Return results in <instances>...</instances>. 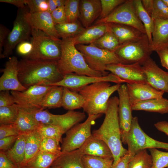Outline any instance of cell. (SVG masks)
<instances>
[{
    "label": "cell",
    "instance_id": "8fae6325",
    "mask_svg": "<svg viewBox=\"0 0 168 168\" xmlns=\"http://www.w3.org/2000/svg\"><path fill=\"white\" fill-rule=\"evenodd\" d=\"M108 23L131 26L146 34L144 26L138 15L133 0H127L105 18L97 20L94 25Z\"/></svg>",
    "mask_w": 168,
    "mask_h": 168
},
{
    "label": "cell",
    "instance_id": "d590c367",
    "mask_svg": "<svg viewBox=\"0 0 168 168\" xmlns=\"http://www.w3.org/2000/svg\"><path fill=\"white\" fill-rule=\"evenodd\" d=\"M93 43L99 48L114 52L120 45L118 40L111 30L110 27L107 32Z\"/></svg>",
    "mask_w": 168,
    "mask_h": 168
},
{
    "label": "cell",
    "instance_id": "e0dca14e",
    "mask_svg": "<svg viewBox=\"0 0 168 168\" xmlns=\"http://www.w3.org/2000/svg\"><path fill=\"white\" fill-rule=\"evenodd\" d=\"M17 57L9 58L6 62L3 73L0 78V91H23L26 90L20 83L18 77V63Z\"/></svg>",
    "mask_w": 168,
    "mask_h": 168
},
{
    "label": "cell",
    "instance_id": "816d5d0a",
    "mask_svg": "<svg viewBox=\"0 0 168 168\" xmlns=\"http://www.w3.org/2000/svg\"><path fill=\"white\" fill-rule=\"evenodd\" d=\"M18 136L7 137L0 139V150L5 152L11 147L14 143L18 137Z\"/></svg>",
    "mask_w": 168,
    "mask_h": 168
},
{
    "label": "cell",
    "instance_id": "4316f807",
    "mask_svg": "<svg viewBox=\"0 0 168 168\" xmlns=\"http://www.w3.org/2000/svg\"><path fill=\"white\" fill-rule=\"evenodd\" d=\"M18 106V117L15 125L20 134L28 133L37 129L40 124L35 119L31 110Z\"/></svg>",
    "mask_w": 168,
    "mask_h": 168
},
{
    "label": "cell",
    "instance_id": "4dcf8cb0",
    "mask_svg": "<svg viewBox=\"0 0 168 168\" xmlns=\"http://www.w3.org/2000/svg\"><path fill=\"white\" fill-rule=\"evenodd\" d=\"M63 87L62 107L68 110L82 108L84 103L83 97L78 92Z\"/></svg>",
    "mask_w": 168,
    "mask_h": 168
},
{
    "label": "cell",
    "instance_id": "ba28073f",
    "mask_svg": "<svg viewBox=\"0 0 168 168\" xmlns=\"http://www.w3.org/2000/svg\"><path fill=\"white\" fill-rule=\"evenodd\" d=\"M152 52L146 34L137 39L120 45L115 51L121 63H139L141 65L150 57Z\"/></svg>",
    "mask_w": 168,
    "mask_h": 168
},
{
    "label": "cell",
    "instance_id": "ffe728a7",
    "mask_svg": "<svg viewBox=\"0 0 168 168\" xmlns=\"http://www.w3.org/2000/svg\"><path fill=\"white\" fill-rule=\"evenodd\" d=\"M26 17L32 28L42 31L56 39H60L51 13L48 11L30 13L26 11Z\"/></svg>",
    "mask_w": 168,
    "mask_h": 168
},
{
    "label": "cell",
    "instance_id": "8992f818",
    "mask_svg": "<svg viewBox=\"0 0 168 168\" xmlns=\"http://www.w3.org/2000/svg\"><path fill=\"white\" fill-rule=\"evenodd\" d=\"M75 46L83 55L88 66L94 70L102 73L104 76L109 74L106 70L107 65L121 63L120 59L114 52L99 48L93 43Z\"/></svg>",
    "mask_w": 168,
    "mask_h": 168
},
{
    "label": "cell",
    "instance_id": "f6af8a7d",
    "mask_svg": "<svg viewBox=\"0 0 168 168\" xmlns=\"http://www.w3.org/2000/svg\"><path fill=\"white\" fill-rule=\"evenodd\" d=\"M126 0H100L101 11L98 19L104 18ZM97 19V20H98Z\"/></svg>",
    "mask_w": 168,
    "mask_h": 168
},
{
    "label": "cell",
    "instance_id": "b9f144b4",
    "mask_svg": "<svg viewBox=\"0 0 168 168\" xmlns=\"http://www.w3.org/2000/svg\"><path fill=\"white\" fill-rule=\"evenodd\" d=\"M79 0H66L64 6L67 22L77 21L79 16Z\"/></svg>",
    "mask_w": 168,
    "mask_h": 168
},
{
    "label": "cell",
    "instance_id": "f907efd6",
    "mask_svg": "<svg viewBox=\"0 0 168 168\" xmlns=\"http://www.w3.org/2000/svg\"><path fill=\"white\" fill-rule=\"evenodd\" d=\"M15 104L14 97L9 91H0V107L9 106Z\"/></svg>",
    "mask_w": 168,
    "mask_h": 168
},
{
    "label": "cell",
    "instance_id": "7bdbcfd3",
    "mask_svg": "<svg viewBox=\"0 0 168 168\" xmlns=\"http://www.w3.org/2000/svg\"><path fill=\"white\" fill-rule=\"evenodd\" d=\"M58 140L50 138H43L40 145V151L52 154L62 152L61 146Z\"/></svg>",
    "mask_w": 168,
    "mask_h": 168
},
{
    "label": "cell",
    "instance_id": "74e56055",
    "mask_svg": "<svg viewBox=\"0 0 168 168\" xmlns=\"http://www.w3.org/2000/svg\"><path fill=\"white\" fill-rule=\"evenodd\" d=\"M82 161L85 168H111L114 159L83 155Z\"/></svg>",
    "mask_w": 168,
    "mask_h": 168
},
{
    "label": "cell",
    "instance_id": "f1b7e54d",
    "mask_svg": "<svg viewBox=\"0 0 168 168\" xmlns=\"http://www.w3.org/2000/svg\"><path fill=\"white\" fill-rule=\"evenodd\" d=\"M43 137L37 129L28 134L24 157L20 168H24L36 154L40 151Z\"/></svg>",
    "mask_w": 168,
    "mask_h": 168
},
{
    "label": "cell",
    "instance_id": "680465c9",
    "mask_svg": "<svg viewBox=\"0 0 168 168\" xmlns=\"http://www.w3.org/2000/svg\"><path fill=\"white\" fill-rule=\"evenodd\" d=\"M155 127L159 131L163 132L168 136V122L166 121H161L154 124Z\"/></svg>",
    "mask_w": 168,
    "mask_h": 168
},
{
    "label": "cell",
    "instance_id": "836d02e7",
    "mask_svg": "<svg viewBox=\"0 0 168 168\" xmlns=\"http://www.w3.org/2000/svg\"><path fill=\"white\" fill-rule=\"evenodd\" d=\"M133 3L138 17L143 23L149 43L152 44V33L154 24V20L144 8L141 0H133Z\"/></svg>",
    "mask_w": 168,
    "mask_h": 168
},
{
    "label": "cell",
    "instance_id": "484cf974",
    "mask_svg": "<svg viewBox=\"0 0 168 168\" xmlns=\"http://www.w3.org/2000/svg\"><path fill=\"white\" fill-rule=\"evenodd\" d=\"M83 156L79 149L62 153L51 166L59 168H85L82 161Z\"/></svg>",
    "mask_w": 168,
    "mask_h": 168
},
{
    "label": "cell",
    "instance_id": "7dc6e473",
    "mask_svg": "<svg viewBox=\"0 0 168 168\" xmlns=\"http://www.w3.org/2000/svg\"><path fill=\"white\" fill-rule=\"evenodd\" d=\"M33 44L30 40H25L19 43L16 46V52L19 55L27 58L31 53L33 49Z\"/></svg>",
    "mask_w": 168,
    "mask_h": 168
},
{
    "label": "cell",
    "instance_id": "f35d334b",
    "mask_svg": "<svg viewBox=\"0 0 168 168\" xmlns=\"http://www.w3.org/2000/svg\"><path fill=\"white\" fill-rule=\"evenodd\" d=\"M18 105L16 104L0 107V124H15L18 118Z\"/></svg>",
    "mask_w": 168,
    "mask_h": 168
},
{
    "label": "cell",
    "instance_id": "1f68e13d",
    "mask_svg": "<svg viewBox=\"0 0 168 168\" xmlns=\"http://www.w3.org/2000/svg\"><path fill=\"white\" fill-rule=\"evenodd\" d=\"M63 88L62 86H52L43 99L41 104V109L62 107Z\"/></svg>",
    "mask_w": 168,
    "mask_h": 168
},
{
    "label": "cell",
    "instance_id": "03108f58",
    "mask_svg": "<svg viewBox=\"0 0 168 168\" xmlns=\"http://www.w3.org/2000/svg\"><path fill=\"white\" fill-rule=\"evenodd\" d=\"M167 168H168V167H167Z\"/></svg>",
    "mask_w": 168,
    "mask_h": 168
},
{
    "label": "cell",
    "instance_id": "d6a6232c",
    "mask_svg": "<svg viewBox=\"0 0 168 168\" xmlns=\"http://www.w3.org/2000/svg\"><path fill=\"white\" fill-rule=\"evenodd\" d=\"M62 153L52 154L39 151L24 168H48Z\"/></svg>",
    "mask_w": 168,
    "mask_h": 168
},
{
    "label": "cell",
    "instance_id": "d4e9b609",
    "mask_svg": "<svg viewBox=\"0 0 168 168\" xmlns=\"http://www.w3.org/2000/svg\"><path fill=\"white\" fill-rule=\"evenodd\" d=\"M108 23L111 30L118 40L120 45L137 39L145 34L131 26L115 23Z\"/></svg>",
    "mask_w": 168,
    "mask_h": 168
},
{
    "label": "cell",
    "instance_id": "6125c7cd",
    "mask_svg": "<svg viewBox=\"0 0 168 168\" xmlns=\"http://www.w3.org/2000/svg\"><path fill=\"white\" fill-rule=\"evenodd\" d=\"M57 7L64 6L66 0H55Z\"/></svg>",
    "mask_w": 168,
    "mask_h": 168
},
{
    "label": "cell",
    "instance_id": "ac0fdd59",
    "mask_svg": "<svg viewBox=\"0 0 168 168\" xmlns=\"http://www.w3.org/2000/svg\"><path fill=\"white\" fill-rule=\"evenodd\" d=\"M141 65L147 82L155 89L168 93V72L160 68L150 57Z\"/></svg>",
    "mask_w": 168,
    "mask_h": 168
},
{
    "label": "cell",
    "instance_id": "60d3db41",
    "mask_svg": "<svg viewBox=\"0 0 168 168\" xmlns=\"http://www.w3.org/2000/svg\"><path fill=\"white\" fill-rule=\"evenodd\" d=\"M152 157V168L168 167V152L160 151L156 148L148 149Z\"/></svg>",
    "mask_w": 168,
    "mask_h": 168
},
{
    "label": "cell",
    "instance_id": "9c48e42d",
    "mask_svg": "<svg viewBox=\"0 0 168 168\" xmlns=\"http://www.w3.org/2000/svg\"><path fill=\"white\" fill-rule=\"evenodd\" d=\"M102 115H88L84 122L78 123L68 130L63 139L62 152L64 153L79 149L92 135L91 126Z\"/></svg>",
    "mask_w": 168,
    "mask_h": 168
},
{
    "label": "cell",
    "instance_id": "e7e4bbea",
    "mask_svg": "<svg viewBox=\"0 0 168 168\" xmlns=\"http://www.w3.org/2000/svg\"><path fill=\"white\" fill-rule=\"evenodd\" d=\"M48 168H59L51 166L49 167Z\"/></svg>",
    "mask_w": 168,
    "mask_h": 168
},
{
    "label": "cell",
    "instance_id": "681fc988",
    "mask_svg": "<svg viewBox=\"0 0 168 168\" xmlns=\"http://www.w3.org/2000/svg\"><path fill=\"white\" fill-rule=\"evenodd\" d=\"M51 14L55 25L67 22L64 6L57 7Z\"/></svg>",
    "mask_w": 168,
    "mask_h": 168
},
{
    "label": "cell",
    "instance_id": "2e32d148",
    "mask_svg": "<svg viewBox=\"0 0 168 168\" xmlns=\"http://www.w3.org/2000/svg\"><path fill=\"white\" fill-rule=\"evenodd\" d=\"M117 91L119 95L118 117L122 139L130 129L133 117L126 85L121 84Z\"/></svg>",
    "mask_w": 168,
    "mask_h": 168
},
{
    "label": "cell",
    "instance_id": "5bb4252c",
    "mask_svg": "<svg viewBox=\"0 0 168 168\" xmlns=\"http://www.w3.org/2000/svg\"><path fill=\"white\" fill-rule=\"evenodd\" d=\"M52 86L36 85L23 91H11L15 103L19 106L30 110L42 109L41 104L43 99Z\"/></svg>",
    "mask_w": 168,
    "mask_h": 168
},
{
    "label": "cell",
    "instance_id": "94428289",
    "mask_svg": "<svg viewBox=\"0 0 168 168\" xmlns=\"http://www.w3.org/2000/svg\"><path fill=\"white\" fill-rule=\"evenodd\" d=\"M48 11L51 13L57 8L55 0H48Z\"/></svg>",
    "mask_w": 168,
    "mask_h": 168
},
{
    "label": "cell",
    "instance_id": "f5cc1de1",
    "mask_svg": "<svg viewBox=\"0 0 168 168\" xmlns=\"http://www.w3.org/2000/svg\"><path fill=\"white\" fill-rule=\"evenodd\" d=\"M10 31L5 26L0 24V58L2 56L3 47Z\"/></svg>",
    "mask_w": 168,
    "mask_h": 168
},
{
    "label": "cell",
    "instance_id": "9a60e30c",
    "mask_svg": "<svg viewBox=\"0 0 168 168\" xmlns=\"http://www.w3.org/2000/svg\"><path fill=\"white\" fill-rule=\"evenodd\" d=\"M106 70L126 83L147 82L146 74L142 66L139 63L111 64L107 66Z\"/></svg>",
    "mask_w": 168,
    "mask_h": 168
},
{
    "label": "cell",
    "instance_id": "cb8c5ba5",
    "mask_svg": "<svg viewBox=\"0 0 168 168\" xmlns=\"http://www.w3.org/2000/svg\"><path fill=\"white\" fill-rule=\"evenodd\" d=\"M109 29V23L97 24L85 28L81 33L73 38L75 44L76 45L93 43Z\"/></svg>",
    "mask_w": 168,
    "mask_h": 168
},
{
    "label": "cell",
    "instance_id": "8d00e7d4",
    "mask_svg": "<svg viewBox=\"0 0 168 168\" xmlns=\"http://www.w3.org/2000/svg\"><path fill=\"white\" fill-rule=\"evenodd\" d=\"M152 157L147 149L137 152L129 163L128 168H152Z\"/></svg>",
    "mask_w": 168,
    "mask_h": 168
},
{
    "label": "cell",
    "instance_id": "30bf717a",
    "mask_svg": "<svg viewBox=\"0 0 168 168\" xmlns=\"http://www.w3.org/2000/svg\"><path fill=\"white\" fill-rule=\"evenodd\" d=\"M26 8H18L12 29L5 41L0 58L8 57L19 43L30 38L32 28L26 19Z\"/></svg>",
    "mask_w": 168,
    "mask_h": 168
},
{
    "label": "cell",
    "instance_id": "f546056e",
    "mask_svg": "<svg viewBox=\"0 0 168 168\" xmlns=\"http://www.w3.org/2000/svg\"><path fill=\"white\" fill-rule=\"evenodd\" d=\"M28 133L18 135L13 146L5 152L8 159L18 168H20L24 159Z\"/></svg>",
    "mask_w": 168,
    "mask_h": 168
},
{
    "label": "cell",
    "instance_id": "4fadbf2b",
    "mask_svg": "<svg viewBox=\"0 0 168 168\" xmlns=\"http://www.w3.org/2000/svg\"><path fill=\"white\" fill-rule=\"evenodd\" d=\"M100 82H111L116 84L125 82L124 81L111 73L102 77L79 75L72 73L64 75L63 78L58 82L49 84L46 86H60L78 92L86 86Z\"/></svg>",
    "mask_w": 168,
    "mask_h": 168
},
{
    "label": "cell",
    "instance_id": "3957f363",
    "mask_svg": "<svg viewBox=\"0 0 168 168\" xmlns=\"http://www.w3.org/2000/svg\"><path fill=\"white\" fill-rule=\"evenodd\" d=\"M61 56L57 64L63 76L73 73L94 77L104 76L102 73L88 66L82 54L76 48L73 38L61 39Z\"/></svg>",
    "mask_w": 168,
    "mask_h": 168
},
{
    "label": "cell",
    "instance_id": "603a6c76",
    "mask_svg": "<svg viewBox=\"0 0 168 168\" xmlns=\"http://www.w3.org/2000/svg\"><path fill=\"white\" fill-rule=\"evenodd\" d=\"M152 33V51L168 48V20H154Z\"/></svg>",
    "mask_w": 168,
    "mask_h": 168
},
{
    "label": "cell",
    "instance_id": "7a4b0ae2",
    "mask_svg": "<svg viewBox=\"0 0 168 168\" xmlns=\"http://www.w3.org/2000/svg\"><path fill=\"white\" fill-rule=\"evenodd\" d=\"M118 97L114 96L110 98L103 123L98 129L93 130L92 133L94 138L105 142L110 148L114 159L112 166H115L121 158L128 152V150L122 144L118 117Z\"/></svg>",
    "mask_w": 168,
    "mask_h": 168
},
{
    "label": "cell",
    "instance_id": "52a82bcc",
    "mask_svg": "<svg viewBox=\"0 0 168 168\" xmlns=\"http://www.w3.org/2000/svg\"><path fill=\"white\" fill-rule=\"evenodd\" d=\"M121 141L128 145L127 153L133 156L138 151L145 149L162 148L168 151V143L158 141L148 136L141 128L136 116L133 117L130 129Z\"/></svg>",
    "mask_w": 168,
    "mask_h": 168
},
{
    "label": "cell",
    "instance_id": "7402d4cb",
    "mask_svg": "<svg viewBox=\"0 0 168 168\" xmlns=\"http://www.w3.org/2000/svg\"><path fill=\"white\" fill-rule=\"evenodd\" d=\"M79 149L83 155L113 158L112 153L107 144L104 141L94 138L92 135Z\"/></svg>",
    "mask_w": 168,
    "mask_h": 168
},
{
    "label": "cell",
    "instance_id": "bcb514c9",
    "mask_svg": "<svg viewBox=\"0 0 168 168\" xmlns=\"http://www.w3.org/2000/svg\"><path fill=\"white\" fill-rule=\"evenodd\" d=\"M29 12L34 13L48 11V0H26Z\"/></svg>",
    "mask_w": 168,
    "mask_h": 168
},
{
    "label": "cell",
    "instance_id": "ab89813d",
    "mask_svg": "<svg viewBox=\"0 0 168 168\" xmlns=\"http://www.w3.org/2000/svg\"><path fill=\"white\" fill-rule=\"evenodd\" d=\"M43 138H55L62 143V136L65 133L60 127L52 125L40 124L37 129Z\"/></svg>",
    "mask_w": 168,
    "mask_h": 168
},
{
    "label": "cell",
    "instance_id": "c3c4849f",
    "mask_svg": "<svg viewBox=\"0 0 168 168\" xmlns=\"http://www.w3.org/2000/svg\"><path fill=\"white\" fill-rule=\"evenodd\" d=\"M20 133L15 124H0V139L5 137L18 136Z\"/></svg>",
    "mask_w": 168,
    "mask_h": 168
},
{
    "label": "cell",
    "instance_id": "6da1fadb",
    "mask_svg": "<svg viewBox=\"0 0 168 168\" xmlns=\"http://www.w3.org/2000/svg\"><path fill=\"white\" fill-rule=\"evenodd\" d=\"M18 77L26 89L36 85L46 86L58 82L64 76L59 71L57 61L24 58L19 61Z\"/></svg>",
    "mask_w": 168,
    "mask_h": 168
},
{
    "label": "cell",
    "instance_id": "9f6ffc18",
    "mask_svg": "<svg viewBox=\"0 0 168 168\" xmlns=\"http://www.w3.org/2000/svg\"><path fill=\"white\" fill-rule=\"evenodd\" d=\"M160 58L161 65L168 70V48L156 52Z\"/></svg>",
    "mask_w": 168,
    "mask_h": 168
},
{
    "label": "cell",
    "instance_id": "6f0895ef",
    "mask_svg": "<svg viewBox=\"0 0 168 168\" xmlns=\"http://www.w3.org/2000/svg\"><path fill=\"white\" fill-rule=\"evenodd\" d=\"M0 2L12 4L18 8L25 9L26 0H0Z\"/></svg>",
    "mask_w": 168,
    "mask_h": 168
},
{
    "label": "cell",
    "instance_id": "7c38bea8",
    "mask_svg": "<svg viewBox=\"0 0 168 168\" xmlns=\"http://www.w3.org/2000/svg\"><path fill=\"white\" fill-rule=\"evenodd\" d=\"M34 116L40 124L52 125L61 127L65 133L86 118L84 112L68 110L63 114H54L47 110L37 109L31 110Z\"/></svg>",
    "mask_w": 168,
    "mask_h": 168
},
{
    "label": "cell",
    "instance_id": "e575fe53",
    "mask_svg": "<svg viewBox=\"0 0 168 168\" xmlns=\"http://www.w3.org/2000/svg\"><path fill=\"white\" fill-rule=\"evenodd\" d=\"M60 38H73L82 32L84 28L77 21L73 22H66L55 25Z\"/></svg>",
    "mask_w": 168,
    "mask_h": 168
},
{
    "label": "cell",
    "instance_id": "277c9868",
    "mask_svg": "<svg viewBox=\"0 0 168 168\" xmlns=\"http://www.w3.org/2000/svg\"><path fill=\"white\" fill-rule=\"evenodd\" d=\"M121 84L111 86L108 82H100L86 86L78 91L83 97V111L88 115L105 114L110 97L117 91Z\"/></svg>",
    "mask_w": 168,
    "mask_h": 168
},
{
    "label": "cell",
    "instance_id": "db71d44e",
    "mask_svg": "<svg viewBox=\"0 0 168 168\" xmlns=\"http://www.w3.org/2000/svg\"><path fill=\"white\" fill-rule=\"evenodd\" d=\"M0 168H18L8 158L5 152L0 151Z\"/></svg>",
    "mask_w": 168,
    "mask_h": 168
},
{
    "label": "cell",
    "instance_id": "d6986e66",
    "mask_svg": "<svg viewBox=\"0 0 168 168\" xmlns=\"http://www.w3.org/2000/svg\"><path fill=\"white\" fill-rule=\"evenodd\" d=\"M126 85L131 105L140 102L162 98L165 93L155 89L147 82Z\"/></svg>",
    "mask_w": 168,
    "mask_h": 168
},
{
    "label": "cell",
    "instance_id": "83f0119b",
    "mask_svg": "<svg viewBox=\"0 0 168 168\" xmlns=\"http://www.w3.org/2000/svg\"><path fill=\"white\" fill-rule=\"evenodd\" d=\"M132 110H144L164 114L168 113V100L163 97L138 102L131 106Z\"/></svg>",
    "mask_w": 168,
    "mask_h": 168
},
{
    "label": "cell",
    "instance_id": "ee69618b",
    "mask_svg": "<svg viewBox=\"0 0 168 168\" xmlns=\"http://www.w3.org/2000/svg\"><path fill=\"white\" fill-rule=\"evenodd\" d=\"M151 17L153 20H168V7L162 0H153Z\"/></svg>",
    "mask_w": 168,
    "mask_h": 168
},
{
    "label": "cell",
    "instance_id": "5b68a950",
    "mask_svg": "<svg viewBox=\"0 0 168 168\" xmlns=\"http://www.w3.org/2000/svg\"><path fill=\"white\" fill-rule=\"evenodd\" d=\"M31 36L33 49L26 58L44 61H58L59 59L61 39H56L42 31L33 28Z\"/></svg>",
    "mask_w": 168,
    "mask_h": 168
},
{
    "label": "cell",
    "instance_id": "be15d7a7",
    "mask_svg": "<svg viewBox=\"0 0 168 168\" xmlns=\"http://www.w3.org/2000/svg\"><path fill=\"white\" fill-rule=\"evenodd\" d=\"M165 4L168 7V0H162Z\"/></svg>",
    "mask_w": 168,
    "mask_h": 168
},
{
    "label": "cell",
    "instance_id": "91938a15",
    "mask_svg": "<svg viewBox=\"0 0 168 168\" xmlns=\"http://www.w3.org/2000/svg\"><path fill=\"white\" fill-rule=\"evenodd\" d=\"M142 2L144 8L151 16L153 8V0H142Z\"/></svg>",
    "mask_w": 168,
    "mask_h": 168
},
{
    "label": "cell",
    "instance_id": "44dd1931",
    "mask_svg": "<svg viewBox=\"0 0 168 168\" xmlns=\"http://www.w3.org/2000/svg\"><path fill=\"white\" fill-rule=\"evenodd\" d=\"M101 11L100 0H80L79 19L83 27L87 28L97 20Z\"/></svg>",
    "mask_w": 168,
    "mask_h": 168
},
{
    "label": "cell",
    "instance_id": "11a10c76",
    "mask_svg": "<svg viewBox=\"0 0 168 168\" xmlns=\"http://www.w3.org/2000/svg\"><path fill=\"white\" fill-rule=\"evenodd\" d=\"M134 156H132L127 153L121 158L119 162L115 166H112L111 168H128L129 163Z\"/></svg>",
    "mask_w": 168,
    "mask_h": 168
}]
</instances>
